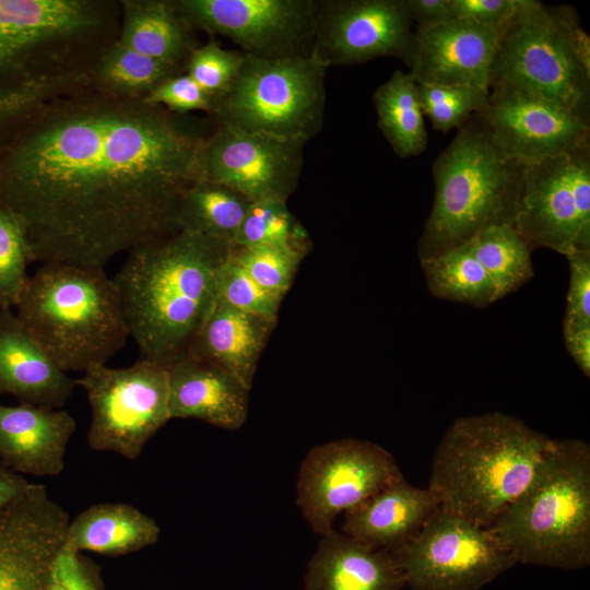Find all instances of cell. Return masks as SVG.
Segmentation results:
<instances>
[{
	"label": "cell",
	"mask_w": 590,
	"mask_h": 590,
	"mask_svg": "<svg viewBox=\"0 0 590 590\" xmlns=\"http://www.w3.org/2000/svg\"><path fill=\"white\" fill-rule=\"evenodd\" d=\"M31 115L0 157V205L22 222L32 262L104 268L178 231L205 137L177 114L95 90Z\"/></svg>",
	"instance_id": "6da1fadb"
},
{
	"label": "cell",
	"mask_w": 590,
	"mask_h": 590,
	"mask_svg": "<svg viewBox=\"0 0 590 590\" xmlns=\"http://www.w3.org/2000/svg\"><path fill=\"white\" fill-rule=\"evenodd\" d=\"M234 245L177 231L138 246L113 278L141 357L187 353L215 302V271Z\"/></svg>",
	"instance_id": "7a4b0ae2"
},
{
	"label": "cell",
	"mask_w": 590,
	"mask_h": 590,
	"mask_svg": "<svg viewBox=\"0 0 590 590\" xmlns=\"http://www.w3.org/2000/svg\"><path fill=\"white\" fill-rule=\"evenodd\" d=\"M552 439L498 411L459 417L436 448L427 487L444 509L487 528L526 489Z\"/></svg>",
	"instance_id": "3957f363"
},
{
	"label": "cell",
	"mask_w": 590,
	"mask_h": 590,
	"mask_svg": "<svg viewBox=\"0 0 590 590\" xmlns=\"http://www.w3.org/2000/svg\"><path fill=\"white\" fill-rule=\"evenodd\" d=\"M16 317L66 373L106 365L130 338L118 290L102 267L44 263Z\"/></svg>",
	"instance_id": "277c9868"
},
{
	"label": "cell",
	"mask_w": 590,
	"mask_h": 590,
	"mask_svg": "<svg viewBox=\"0 0 590 590\" xmlns=\"http://www.w3.org/2000/svg\"><path fill=\"white\" fill-rule=\"evenodd\" d=\"M517 564L590 565V446L552 439L526 489L488 527Z\"/></svg>",
	"instance_id": "5b68a950"
},
{
	"label": "cell",
	"mask_w": 590,
	"mask_h": 590,
	"mask_svg": "<svg viewBox=\"0 0 590 590\" xmlns=\"http://www.w3.org/2000/svg\"><path fill=\"white\" fill-rule=\"evenodd\" d=\"M524 166L500 153L475 115L461 126L432 167L435 194L417 244L420 261L486 228L514 225Z\"/></svg>",
	"instance_id": "8992f818"
},
{
	"label": "cell",
	"mask_w": 590,
	"mask_h": 590,
	"mask_svg": "<svg viewBox=\"0 0 590 590\" xmlns=\"http://www.w3.org/2000/svg\"><path fill=\"white\" fill-rule=\"evenodd\" d=\"M327 69L312 55L268 59L244 52L211 114L217 125L307 143L322 129Z\"/></svg>",
	"instance_id": "52a82bcc"
},
{
	"label": "cell",
	"mask_w": 590,
	"mask_h": 590,
	"mask_svg": "<svg viewBox=\"0 0 590 590\" xmlns=\"http://www.w3.org/2000/svg\"><path fill=\"white\" fill-rule=\"evenodd\" d=\"M569 5L529 0L498 34L489 88L509 86L555 102L590 120V72L576 59Z\"/></svg>",
	"instance_id": "ba28073f"
},
{
	"label": "cell",
	"mask_w": 590,
	"mask_h": 590,
	"mask_svg": "<svg viewBox=\"0 0 590 590\" xmlns=\"http://www.w3.org/2000/svg\"><path fill=\"white\" fill-rule=\"evenodd\" d=\"M75 384L87 397V445L95 451L134 460L172 420L165 364L141 357L122 368L98 365L84 371Z\"/></svg>",
	"instance_id": "9c48e42d"
},
{
	"label": "cell",
	"mask_w": 590,
	"mask_h": 590,
	"mask_svg": "<svg viewBox=\"0 0 590 590\" xmlns=\"http://www.w3.org/2000/svg\"><path fill=\"white\" fill-rule=\"evenodd\" d=\"M392 554L412 590H479L517 564L488 527L441 506Z\"/></svg>",
	"instance_id": "30bf717a"
},
{
	"label": "cell",
	"mask_w": 590,
	"mask_h": 590,
	"mask_svg": "<svg viewBox=\"0 0 590 590\" xmlns=\"http://www.w3.org/2000/svg\"><path fill=\"white\" fill-rule=\"evenodd\" d=\"M514 226L533 249L590 251V144L524 166Z\"/></svg>",
	"instance_id": "8fae6325"
},
{
	"label": "cell",
	"mask_w": 590,
	"mask_h": 590,
	"mask_svg": "<svg viewBox=\"0 0 590 590\" xmlns=\"http://www.w3.org/2000/svg\"><path fill=\"white\" fill-rule=\"evenodd\" d=\"M404 477L393 456L368 440L343 438L318 445L304 458L296 503L312 531L333 530L338 515Z\"/></svg>",
	"instance_id": "7c38bea8"
},
{
	"label": "cell",
	"mask_w": 590,
	"mask_h": 590,
	"mask_svg": "<svg viewBox=\"0 0 590 590\" xmlns=\"http://www.w3.org/2000/svg\"><path fill=\"white\" fill-rule=\"evenodd\" d=\"M192 28L268 59L312 55L315 0H175Z\"/></svg>",
	"instance_id": "4fadbf2b"
},
{
	"label": "cell",
	"mask_w": 590,
	"mask_h": 590,
	"mask_svg": "<svg viewBox=\"0 0 590 590\" xmlns=\"http://www.w3.org/2000/svg\"><path fill=\"white\" fill-rule=\"evenodd\" d=\"M305 144L217 125L200 146L197 180L225 185L251 202L287 201L304 166Z\"/></svg>",
	"instance_id": "5bb4252c"
},
{
	"label": "cell",
	"mask_w": 590,
	"mask_h": 590,
	"mask_svg": "<svg viewBox=\"0 0 590 590\" xmlns=\"http://www.w3.org/2000/svg\"><path fill=\"white\" fill-rule=\"evenodd\" d=\"M413 42L406 0H315L312 56L327 68L379 57L406 64Z\"/></svg>",
	"instance_id": "9a60e30c"
},
{
	"label": "cell",
	"mask_w": 590,
	"mask_h": 590,
	"mask_svg": "<svg viewBox=\"0 0 590 590\" xmlns=\"http://www.w3.org/2000/svg\"><path fill=\"white\" fill-rule=\"evenodd\" d=\"M475 116L500 153L524 165L590 144V120L509 86L491 87Z\"/></svg>",
	"instance_id": "2e32d148"
},
{
	"label": "cell",
	"mask_w": 590,
	"mask_h": 590,
	"mask_svg": "<svg viewBox=\"0 0 590 590\" xmlns=\"http://www.w3.org/2000/svg\"><path fill=\"white\" fill-rule=\"evenodd\" d=\"M99 24L88 1L0 0V92L28 87L51 75L32 69L35 55Z\"/></svg>",
	"instance_id": "e0dca14e"
},
{
	"label": "cell",
	"mask_w": 590,
	"mask_h": 590,
	"mask_svg": "<svg viewBox=\"0 0 590 590\" xmlns=\"http://www.w3.org/2000/svg\"><path fill=\"white\" fill-rule=\"evenodd\" d=\"M69 514L33 483L0 510V590H43L49 568L64 545Z\"/></svg>",
	"instance_id": "ac0fdd59"
},
{
	"label": "cell",
	"mask_w": 590,
	"mask_h": 590,
	"mask_svg": "<svg viewBox=\"0 0 590 590\" xmlns=\"http://www.w3.org/2000/svg\"><path fill=\"white\" fill-rule=\"evenodd\" d=\"M497 40L495 30L469 20L451 19L414 30L409 73L417 84L489 90Z\"/></svg>",
	"instance_id": "d6986e66"
},
{
	"label": "cell",
	"mask_w": 590,
	"mask_h": 590,
	"mask_svg": "<svg viewBox=\"0 0 590 590\" xmlns=\"http://www.w3.org/2000/svg\"><path fill=\"white\" fill-rule=\"evenodd\" d=\"M75 430L74 417L63 409L0 403V461L22 475L57 476Z\"/></svg>",
	"instance_id": "ffe728a7"
},
{
	"label": "cell",
	"mask_w": 590,
	"mask_h": 590,
	"mask_svg": "<svg viewBox=\"0 0 590 590\" xmlns=\"http://www.w3.org/2000/svg\"><path fill=\"white\" fill-rule=\"evenodd\" d=\"M170 418H193L235 430L248 416L249 392L220 365L184 354L167 365Z\"/></svg>",
	"instance_id": "44dd1931"
},
{
	"label": "cell",
	"mask_w": 590,
	"mask_h": 590,
	"mask_svg": "<svg viewBox=\"0 0 590 590\" xmlns=\"http://www.w3.org/2000/svg\"><path fill=\"white\" fill-rule=\"evenodd\" d=\"M75 379L63 371L10 308H0V397L62 409Z\"/></svg>",
	"instance_id": "7402d4cb"
},
{
	"label": "cell",
	"mask_w": 590,
	"mask_h": 590,
	"mask_svg": "<svg viewBox=\"0 0 590 590\" xmlns=\"http://www.w3.org/2000/svg\"><path fill=\"white\" fill-rule=\"evenodd\" d=\"M439 506L432 489L402 477L345 511L341 532L371 548L393 552L413 539Z\"/></svg>",
	"instance_id": "603a6c76"
},
{
	"label": "cell",
	"mask_w": 590,
	"mask_h": 590,
	"mask_svg": "<svg viewBox=\"0 0 590 590\" xmlns=\"http://www.w3.org/2000/svg\"><path fill=\"white\" fill-rule=\"evenodd\" d=\"M403 573L388 550L366 546L330 531L322 535L312 555L304 590H401Z\"/></svg>",
	"instance_id": "cb8c5ba5"
},
{
	"label": "cell",
	"mask_w": 590,
	"mask_h": 590,
	"mask_svg": "<svg viewBox=\"0 0 590 590\" xmlns=\"http://www.w3.org/2000/svg\"><path fill=\"white\" fill-rule=\"evenodd\" d=\"M276 322L237 309L216 297L186 354L220 365L251 389L258 362Z\"/></svg>",
	"instance_id": "d4e9b609"
},
{
	"label": "cell",
	"mask_w": 590,
	"mask_h": 590,
	"mask_svg": "<svg viewBox=\"0 0 590 590\" xmlns=\"http://www.w3.org/2000/svg\"><path fill=\"white\" fill-rule=\"evenodd\" d=\"M157 522L133 505L95 504L69 522L64 544L75 551L125 555L155 544Z\"/></svg>",
	"instance_id": "484cf974"
},
{
	"label": "cell",
	"mask_w": 590,
	"mask_h": 590,
	"mask_svg": "<svg viewBox=\"0 0 590 590\" xmlns=\"http://www.w3.org/2000/svg\"><path fill=\"white\" fill-rule=\"evenodd\" d=\"M122 45L148 57L179 64L196 48L192 27L175 0H123Z\"/></svg>",
	"instance_id": "4316f807"
},
{
	"label": "cell",
	"mask_w": 590,
	"mask_h": 590,
	"mask_svg": "<svg viewBox=\"0 0 590 590\" xmlns=\"http://www.w3.org/2000/svg\"><path fill=\"white\" fill-rule=\"evenodd\" d=\"M373 103L378 127L399 157L417 156L426 150L428 138L417 84L409 72L396 70L376 88Z\"/></svg>",
	"instance_id": "83f0119b"
},
{
	"label": "cell",
	"mask_w": 590,
	"mask_h": 590,
	"mask_svg": "<svg viewBox=\"0 0 590 590\" xmlns=\"http://www.w3.org/2000/svg\"><path fill=\"white\" fill-rule=\"evenodd\" d=\"M250 203L245 196L225 185L200 179L182 193L176 214V227L178 231L234 245Z\"/></svg>",
	"instance_id": "f1b7e54d"
},
{
	"label": "cell",
	"mask_w": 590,
	"mask_h": 590,
	"mask_svg": "<svg viewBox=\"0 0 590 590\" xmlns=\"http://www.w3.org/2000/svg\"><path fill=\"white\" fill-rule=\"evenodd\" d=\"M420 263L435 297L479 308L499 299L493 281L464 245Z\"/></svg>",
	"instance_id": "f546056e"
},
{
	"label": "cell",
	"mask_w": 590,
	"mask_h": 590,
	"mask_svg": "<svg viewBox=\"0 0 590 590\" xmlns=\"http://www.w3.org/2000/svg\"><path fill=\"white\" fill-rule=\"evenodd\" d=\"M181 66L142 55L118 40L99 57L92 71L97 91L120 97L143 98Z\"/></svg>",
	"instance_id": "4dcf8cb0"
},
{
	"label": "cell",
	"mask_w": 590,
	"mask_h": 590,
	"mask_svg": "<svg viewBox=\"0 0 590 590\" xmlns=\"http://www.w3.org/2000/svg\"><path fill=\"white\" fill-rule=\"evenodd\" d=\"M464 246L488 274L499 298L534 276L533 247L514 225L486 228Z\"/></svg>",
	"instance_id": "1f68e13d"
},
{
	"label": "cell",
	"mask_w": 590,
	"mask_h": 590,
	"mask_svg": "<svg viewBox=\"0 0 590 590\" xmlns=\"http://www.w3.org/2000/svg\"><path fill=\"white\" fill-rule=\"evenodd\" d=\"M236 247L275 246L307 252L310 240L286 201H252L234 239Z\"/></svg>",
	"instance_id": "d6a6232c"
},
{
	"label": "cell",
	"mask_w": 590,
	"mask_h": 590,
	"mask_svg": "<svg viewBox=\"0 0 590 590\" xmlns=\"http://www.w3.org/2000/svg\"><path fill=\"white\" fill-rule=\"evenodd\" d=\"M488 91L467 85L417 84L423 114L441 132L463 126L483 107Z\"/></svg>",
	"instance_id": "836d02e7"
},
{
	"label": "cell",
	"mask_w": 590,
	"mask_h": 590,
	"mask_svg": "<svg viewBox=\"0 0 590 590\" xmlns=\"http://www.w3.org/2000/svg\"><path fill=\"white\" fill-rule=\"evenodd\" d=\"M32 262L24 226L19 217L0 205V308L15 307L27 284Z\"/></svg>",
	"instance_id": "e575fe53"
},
{
	"label": "cell",
	"mask_w": 590,
	"mask_h": 590,
	"mask_svg": "<svg viewBox=\"0 0 590 590\" xmlns=\"http://www.w3.org/2000/svg\"><path fill=\"white\" fill-rule=\"evenodd\" d=\"M306 252L286 247H236L234 260L266 290L284 297Z\"/></svg>",
	"instance_id": "d590c367"
},
{
	"label": "cell",
	"mask_w": 590,
	"mask_h": 590,
	"mask_svg": "<svg viewBox=\"0 0 590 590\" xmlns=\"http://www.w3.org/2000/svg\"><path fill=\"white\" fill-rule=\"evenodd\" d=\"M215 290L220 299L237 309L278 320L283 297L266 290L255 281L234 260L232 251L216 268Z\"/></svg>",
	"instance_id": "8d00e7d4"
},
{
	"label": "cell",
	"mask_w": 590,
	"mask_h": 590,
	"mask_svg": "<svg viewBox=\"0 0 590 590\" xmlns=\"http://www.w3.org/2000/svg\"><path fill=\"white\" fill-rule=\"evenodd\" d=\"M244 60V52L227 50L214 39L196 47L186 60V73L209 95L224 94Z\"/></svg>",
	"instance_id": "74e56055"
},
{
	"label": "cell",
	"mask_w": 590,
	"mask_h": 590,
	"mask_svg": "<svg viewBox=\"0 0 590 590\" xmlns=\"http://www.w3.org/2000/svg\"><path fill=\"white\" fill-rule=\"evenodd\" d=\"M143 99L150 105L162 107L177 115L192 110L212 113L213 109V98L187 73H178L166 79Z\"/></svg>",
	"instance_id": "f35d334b"
},
{
	"label": "cell",
	"mask_w": 590,
	"mask_h": 590,
	"mask_svg": "<svg viewBox=\"0 0 590 590\" xmlns=\"http://www.w3.org/2000/svg\"><path fill=\"white\" fill-rule=\"evenodd\" d=\"M569 283L563 332L590 329V251L567 256Z\"/></svg>",
	"instance_id": "ab89813d"
},
{
	"label": "cell",
	"mask_w": 590,
	"mask_h": 590,
	"mask_svg": "<svg viewBox=\"0 0 590 590\" xmlns=\"http://www.w3.org/2000/svg\"><path fill=\"white\" fill-rule=\"evenodd\" d=\"M43 590H99L82 552L66 544L49 568Z\"/></svg>",
	"instance_id": "60d3db41"
},
{
	"label": "cell",
	"mask_w": 590,
	"mask_h": 590,
	"mask_svg": "<svg viewBox=\"0 0 590 590\" xmlns=\"http://www.w3.org/2000/svg\"><path fill=\"white\" fill-rule=\"evenodd\" d=\"M529 0H449L451 19L469 20L491 27L504 28Z\"/></svg>",
	"instance_id": "b9f144b4"
},
{
	"label": "cell",
	"mask_w": 590,
	"mask_h": 590,
	"mask_svg": "<svg viewBox=\"0 0 590 590\" xmlns=\"http://www.w3.org/2000/svg\"><path fill=\"white\" fill-rule=\"evenodd\" d=\"M415 30L451 20L449 0H406Z\"/></svg>",
	"instance_id": "7bdbcfd3"
},
{
	"label": "cell",
	"mask_w": 590,
	"mask_h": 590,
	"mask_svg": "<svg viewBox=\"0 0 590 590\" xmlns=\"http://www.w3.org/2000/svg\"><path fill=\"white\" fill-rule=\"evenodd\" d=\"M27 481L0 461V510L20 499L30 488Z\"/></svg>",
	"instance_id": "ee69618b"
},
{
	"label": "cell",
	"mask_w": 590,
	"mask_h": 590,
	"mask_svg": "<svg viewBox=\"0 0 590 590\" xmlns=\"http://www.w3.org/2000/svg\"><path fill=\"white\" fill-rule=\"evenodd\" d=\"M566 349L577 366L590 376V329L564 332Z\"/></svg>",
	"instance_id": "f6af8a7d"
}]
</instances>
